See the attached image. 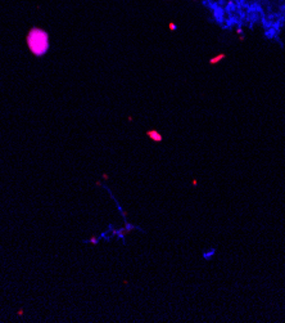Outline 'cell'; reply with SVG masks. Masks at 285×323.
<instances>
[{"label":"cell","instance_id":"obj_1","mask_svg":"<svg viewBox=\"0 0 285 323\" xmlns=\"http://www.w3.org/2000/svg\"><path fill=\"white\" fill-rule=\"evenodd\" d=\"M27 47L31 50V53L35 57H42L45 56L49 48H50V40L49 34L39 27H33L27 34Z\"/></svg>","mask_w":285,"mask_h":323},{"label":"cell","instance_id":"obj_2","mask_svg":"<svg viewBox=\"0 0 285 323\" xmlns=\"http://www.w3.org/2000/svg\"><path fill=\"white\" fill-rule=\"evenodd\" d=\"M217 254V247H209V248H206L202 252V257L206 260V262H211L213 260V257L216 256Z\"/></svg>","mask_w":285,"mask_h":323},{"label":"cell","instance_id":"obj_3","mask_svg":"<svg viewBox=\"0 0 285 323\" xmlns=\"http://www.w3.org/2000/svg\"><path fill=\"white\" fill-rule=\"evenodd\" d=\"M148 135H149L150 138H152L153 140H157V142H161V140H162V137L159 135V134H158L157 131H149V133H148Z\"/></svg>","mask_w":285,"mask_h":323},{"label":"cell","instance_id":"obj_4","mask_svg":"<svg viewBox=\"0 0 285 323\" xmlns=\"http://www.w3.org/2000/svg\"><path fill=\"white\" fill-rule=\"evenodd\" d=\"M224 57H225V56H224V54H220V56H218V57H216V58H213V59H212V61H211V63H213V62H215V63H216V62H218V61H220V59H221V58H224Z\"/></svg>","mask_w":285,"mask_h":323}]
</instances>
